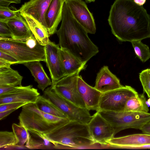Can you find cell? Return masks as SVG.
Wrapping results in <instances>:
<instances>
[{"label":"cell","instance_id":"cell-39","mask_svg":"<svg viewBox=\"0 0 150 150\" xmlns=\"http://www.w3.org/2000/svg\"><path fill=\"white\" fill-rule=\"evenodd\" d=\"M15 110H16L15 109L9 110L3 112H0V120H1L3 119Z\"/></svg>","mask_w":150,"mask_h":150},{"label":"cell","instance_id":"cell-22","mask_svg":"<svg viewBox=\"0 0 150 150\" xmlns=\"http://www.w3.org/2000/svg\"><path fill=\"white\" fill-rule=\"evenodd\" d=\"M30 71L35 80L38 83V88L42 91L49 86L52 81L45 72L39 61H34L23 64Z\"/></svg>","mask_w":150,"mask_h":150},{"label":"cell","instance_id":"cell-23","mask_svg":"<svg viewBox=\"0 0 150 150\" xmlns=\"http://www.w3.org/2000/svg\"><path fill=\"white\" fill-rule=\"evenodd\" d=\"M23 77L11 67L0 68V87L22 86Z\"/></svg>","mask_w":150,"mask_h":150},{"label":"cell","instance_id":"cell-21","mask_svg":"<svg viewBox=\"0 0 150 150\" xmlns=\"http://www.w3.org/2000/svg\"><path fill=\"white\" fill-rule=\"evenodd\" d=\"M27 22L35 38L41 45L45 46L49 40L50 35L47 29L31 15L20 12Z\"/></svg>","mask_w":150,"mask_h":150},{"label":"cell","instance_id":"cell-25","mask_svg":"<svg viewBox=\"0 0 150 150\" xmlns=\"http://www.w3.org/2000/svg\"><path fill=\"white\" fill-rule=\"evenodd\" d=\"M35 103L39 109L46 113L60 117L68 118L63 112L46 97L40 95Z\"/></svg>","mask_w":150,"mask_h":150},{"label":"cell","instance_id":"cell-32","mask_svg":"<svg viewBox=\"0 0 150 150\" xmlns=\"http://www.w3.org/2000/svg\"><path fill=\"white\" fill-rule=\"evenodd\" d=\"M28 86H22L0 87V96L11 94L18 93L26 88Z\"/></svg>","mask_w":150,"mask_h":150},{"label":"cell","instance_id":"cell-6","mask_svg":"<svg viewBox=\"0 0 150 150\" xmlns=\"http://www.w3.org/2000/svg\"><path fill=\"white\" fill-rule=\"evenodd\" d=\"M111 125L115 135L126 129H140L150 121V113L126 111H98Z\"/></svg>","mask_w":150,"mask_h":150},{"label":"cell","instance_id":"cell-37","mask_svg":"<svg viewBox=\"0 0 150 150\" xmlns=\"http://www.w3.org/2000/svg\"><path fill=\"white\" fill-rule=\"evenodd\" d=\"M139 129L143 133L150 135V121L145 124Z\"/></svg>","mask_w":150,"mask_h":150},{"label":"cell","instance_id":"cell-2","mask_svg":"<svg viewBox=\"0 0 150 150\" xmlns=\"http://www.w3.org/2000/svg\"><path fill=\"white\" fill-rule=\"evenodd\" d=\"M56 33L60 48L83 62L87 63L99 52L98 47L89 38L87 31L73 17L65 2L61 24Z\"/></svg>","mask_w":150,"mask_h":150},{"label":"cell","instance_id":"cell-8","mask_svg":"<svg viewBox=\"0 0 150 150\" xmlns=\"http://www.w3.org/2000/svg\"><path fill=\"white\" fill-rule=\"evenodd\" d=\"M137 93L134 88L129 86H123L119 88L102 93L98 111H123L127 100Z\"/></svg>","mask_w":150,"mask_h":150},{"label":"cell","instance_id":"cell-10","mask_svg":"<svg viewBox=\"0 0 150 150\" xmlns=\"http://www.w3.org/2000/svg\"><path fill=\"white\" fill-rule=\"evenodd\" d=\"M87 125L96 143L103 147L109 146L108 142L114 137V132L111 124L98 111L92 116Z\"/></svg>","mask_w":150,"mask_h":150},{"label":"cell","instance_id":"cell-15","mask_svg":"<svg viewBox=\"0 0 150 150\" xmlns=\"http://www.w3.org/2000/svg\"><path fill=\"white\" fill-rule=\"evenodd\" d=\"M123 86L119 79L110 71L108 66H104L97 74L94 87L103 93Z\"/></svg>","mask_w":150,"mask_h":150},{"label":"cell","instance_id":"cell-16","mask_svg":"<svg viewBox=\"0 0 150 150\" xmlns=\"http://www.w3.org/2000/svg\"><path fill=\"white\" fill-rule=\"evenodd\" d=\"M51 1L30 0L25 3L18 11L31 15L47 29L45 15Z\"/></svg>","mask_w":150,"mask_h":150},{"label":"cell","instance_id":"cell-17","mask_svg":"<svg viewBox=\"0 0 150 150\" xmlns=\"http://www.w3.org/2000/svg\"><path fill=\"white\" fill-rule=\"evenodd\" d=\"M40 95L38 90L30 85L18 93L0 96V105L12 103H35Z\"/></svg>","mask_w":150,"mask_h":150},{"label":"cell","instance_id":"cell-34","mask_svg":"<svg viewBox=\"0 0 150 150\" xmlns=\"http://www.w3.org/2000/svg\"><path fill=\"white\" fill-rule=\"evenodd\" d=\"M0 36L12 38L11 31L6 21H0Z\"/></svg>","mask_w":150,"mask_h":150},{"label":"cell","instance_id":"cell-31","mask_svg":"<svg viewBox=\"0 0 150 150\" xmlns=\"http://www.w3.org/2000/svg\"><path fill=\"white\" fill-rule=\"evenodd\" d=\"M18 10H12L8 7L0 6V21H6L15 17Z\"/></svg>","mask_w":150,"mask_h":150},{"label":"cell","instance_id":"cell-36","mask_svg":"<svg viewBox=\"0 0 150 150\" xmlns=\"http://www.w3.org/2000/svg\"><path fill=\"white\" fill-rule=\"evenodd\" d=\"M21 0H0V6L8 7L12 3L20 4Z\"/></svg>","mask_w":150,"mask_h":150},{"label":"cell","instance_id":"cell-9","mask_svg":"<svg viewBox=\"0 0 150 150\" xmlns=\"http://www.w3.org/2000/svg\"><path fill=\"white\" fill-rule=\"evenodd\" d=\"M80 71L63 77L52 84L51 87L52 90L67 100L79 107L86 108L78 88V79Z\"/></svg>","mask_w":150,"mask_h":150},{"label":"cell","instance_id":"cell-41","mask_svg":"<svg viewBox=\"0 0 150 150\" xmlns=\"http://www.w3.org/2000/svg\"><path fill=\"white\" fill-rule=\"evenodd\" d=\"M86 2L89 3L91 2H94L95 0H85Z\"/></svg>","mask_w":150,"mask_h":150},{"label":"cell","instance_id":"cell-26","mask_svg":"<svg viewBox=\"0 0 150 150\" xmlns=\"http://www.w3.org/2000/svg\"><path fill=\"white\" fill-rule=\"evenodd\" d=\"M25 147L28 149H55L52 143L45 138L30 132Z\"/></svg>","mask_w":150,"mask_h":150},{"label":"cell","instance_id":"cell-12","mask_svg":"<svg viewBox=\"0 0 150 150\" xmlns=\"http://www.w3.org/2000/svg\"><path fill=\"white\" fill-rule=\"evenodd\" d=\"M59 45L50 40L45 46V62L50 73L52 84L66 76L59 57Z\"/></svg>","mask_w":150,"mask_h":150},{"label":"cell","instance_id":"cell-29","mask_svg":"<svg viewBox=\"0 0 150 150\" xmlns=\"http://www.w3.org/2000/svg\"><path fill=\"white\" fill-rule=\"evenodd\" d=\"M16 139L13 132L5 131L0 132V149L16 146Z\"/></svg>","mask_w":150,"mask_h":150},{"label":"cell","instance_id":"cell-3","mask_svg":"<svg viewBox=\"0 0 150 150\" xmlns=\"http://www.w3.org/2000/svg\"><path fill=\"white\" fill-rule=\"evenodd\" d=\"M54 145L55 149H76L94 147L97 145L89 132L87 124L70 121L49 134L37 135Z\"/></svg>","mask_w":150,"mask_h":150},{"label":"cell","instance_id":"cell-11","mask_svg":"<svg viewBox=\"0 0 150 150\" xmlns=\"http://www.w3.org/2000/svg\"><path fill=\"white\" fill-rule=\"evenodd\" d=\"M75 19L88 33L94 34L96 26L92 14L82 0H69L65 1Z\"/></svg>","mask_w":150,"mask_h":150},{"label":"cell","instance_id":"cell-4","mask_svg":"<svg viewBox=\"0 0 150 150\" xmlns=\"http://www.w3.org/2000/svg\"><path fill=\"white\" fill-rule=\"evenodd\" d=\"M18 119L20 125L36 135L50 133L70 121L68 118L55 116L42 111L35 103L22 106Z\"/></svg>","mask_w":150,"mask_h":150},{"label":"cell","instance_id":"cell-27","mask_svg":"<svg viewBox=\"0 0 150 150\" xmlns=\"http://www.w3.org/2000/svg\"><path fill=\"white\" fill-rule=\"evenodd\" d=\"M131 42L135 54L142 62H145L150 58V51L148 45L143 43L141 40Z\"/></svg>","mask_w":150,"mask_h":150},{"label":"cell","instance_id":"cell-20","mask_svg":"<svg viewBox=\"0 0 150 150\" xmlns=\"http://www.w3.org/2000/svg\"><path fill=\"white\" fill-rule=\"evenodd\" d=\"M59 53L62 66L66 76L85 69L86 63L84 62L66 50L59 48Z\"/></svg>","mask_w":150,"mask_h":150},{"label":"cell","instance_id":"cell-30","mask_svg":"<svg viewBox=\"0 0 150 150\" xmlns=\"http://www.w3.org/2000/svg\"><path fill=\"white\" fill-rule=\"evenodd\" d=\"M139 78L144 92L150 98V69L148 68L142 70L139 74Z\"/></svg>","mask_w":150,"mask_h":150},{"label":"cell","instance_id":"cell-42","mask_svg":"<svg viewBox=\"0 0 150 150\" xmlns=\"http://www.w3.org/2000/svg\"><path fill=\"white\" fill-rule=\"evenodd\" d=\"M65 0V1H67L69 0Z\"/></svg>","mask_w":150,"mask_h":150},{"label":"cell","instance_id":"cell-18","mask_svg":"<svg viewBox=\"0 0 150 150\" xmlns=\"http://www.w3.org/2000/svg\"><path fill=\"white\" fill-rule=\"evenodd\" d=\"M108 143L109 146L120 149L126 146L150 144V135L137 134L114 137L109 140Z\"/></svg>","mask_w":150,"mask_h":150},{"label":"cell","instance_id":"cell-19","mask_svg":"<svg viewBox=\"0 0 150 150\" xmlns=\"http://www.w3.org/2000/svg\"><path fill=\"white\" fill-rule=\"evenodd\" d=\"M5 21L11 29L13 39H23L33 35L25 20L18 11L15 17Z\"/></svg>","mask_w":150,"mask_h":150},{"label":"cell","instance_id":"cell-24","mask_svg":"<svg viewBox=\"0 0 150 150\" xmlns=\"http://www.w3.org/2000/svg\"><path fill=\"white\" fill-rule=\"evenodd\" d=\"M149 110L144 93L140 94L138 93L129 98L126 103L124 111L148 112Z\"/></svg>","mask_w":150,"mask_h":150},{"label":"cell","instance_id":"cell-13","mask_svg":"<svg viewBox=\"0 0 150 150\" xmlns=\"http://www.w3.org/2000/svg\"><path fill=\"white\" fill-rule=\"evenodd\" d=\"M77 85L79 94L86 108L89 110L98 111L102 93L87 83L81 76L79 75L78 77Z\"/></svg>","mask_w":150,"mask_h":150},{"label":"cell","instance_id":"cell-1","mask_svg":"<svg viewBox=\"0 0 150 150\" xmlns=\"http://www.w3.org/2000/svg\"><path fill=\"white\" fill-rule=\"evenodd\" d=\"M108 21L112 33L122 42L150 38V15L134 0H115Z\"/></svg>","mask_w":150,"mask_h":150},{"label":"cell","instance_id":"cell-7","mask_svg":"<svg viewBox=\"0 0 150 150\" xmlns=\"http://www.w3.org/2000/svg\"><path fill=\"white\" fill-rule=\"evenodd\" d=\"M49 98L67 116L70 121L88 124L92 118L89 110L79 107L63 98L52 89L51 87L44 91Z\"/></svg>","mask_w":150,"mask_h":150},{"label":"cell","instance_id":"cell-33","mask_svg":"<svg viewBox=\"0 0 150 150\" xmlns=\"http://www.w3.org/2000/svg\"><path fill=\"white\" fill-rule=\"evenodd\" d=\"M28 103H12L0 105V112L11 110H17Z\"/></svg>","mask_w":150,"mask_h":150},{"label":"cell","instance_id":"cell-28","mask_svg":"<svg viewBox=\"0 0 150 150\" xmlns=\"http://www.w3.org/2000/svg\"><path fill=\"white\" fill-rule=\"evenodd\" d=\"M12 127L16 140V145L23 147L28 140L29 132L23 127L15 123H13Z\"/></svg>","mask_w":150,"mask_h":150},{"label":"cell","instance_id":"cell-5","mask_svg":"<svg viewBox=\"0 0 150 150\" xmlns=\"http://www.w3.org/2000/svg\"><path fill=\"white\" fill-rule=\"evenodd\" d=\"M0 51L13 56L18 64L45 61V46L40 44L33 35L21 39L0 36Z\"/></svg>","mask_w":150,"mask_h":150},{"label":"cell","instance_id":"cell-40","mask_svg":"<svg viewBox=\"0 0 150 150\" xmlns=\"http://www.w3.org/2000/svg\"><path fill=\"white\" fill-rule=\"evenodd\" d=\"M146 0H134V2L137 5L143 6L146 2Z\"/></svg>","mask_w":150,"mask_h":150},{"label":"cell","instance_id":"cell-35","mask_svg":"<svg viewBox=\"0 0 150 150\" xmlns=\"http://www.w3.org/2000/svg\"><path fill=\"white\" fill-rule=\"evenodd\" d=\"M0 58L9 62L12 64H18L17 60L13 56L1 51H0Z\"/></svg>","mask_w":150,"mask_h":150},{"label":"cell","instance_id":"cell-14","mask_svg":"<svg viewBox=\"0 0 150 150\" xmlns=\"http://www.w3.org/2000/svg\"><path fill=\"white\" fill-rule=\"evenodd\" d=\"M64 0H51L45 12V20L50 35L55 33L58 26L62 19Z\"/></svg>","mask_w":150,"mask_h":150},{"label":"cell","instance_id":"cell-38","mask_svg":"<svg viewBox=\"0 0 150 150\" xmlns=\"http://www.w3.org/2000/svg\"><path fill=\"white\" fill-rule=\"evenodd\" d=\"M12 64L9 62L0 58V68H9Z\"/></svg>","mask_w":150,"mask_h":150}]
</instances>
